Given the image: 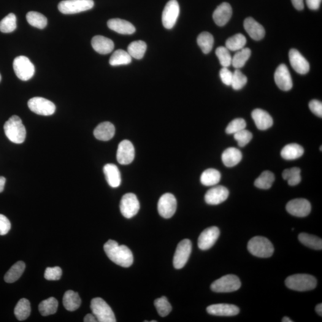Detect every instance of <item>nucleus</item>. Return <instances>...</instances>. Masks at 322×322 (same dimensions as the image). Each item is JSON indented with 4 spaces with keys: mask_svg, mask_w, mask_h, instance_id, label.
<instances>
[{
    "mask_svg": "<svg viewBox=\"0 0 322 322\" xmlns=\"http://www.w3.org/2000/svg\"><path fill=\"white\" fill-rule=\"evenodd\" d=\"M104 251L108 258L118 266L129 267L133 262L131 250L126 245H119L115 240H108L104 245Z\"/></svg>",
    "mask_w": 322,
    "mask_h": 322,
    "instance_id": "1",
    "label": "nucleus"
},
{
    "mask_svg": "<svg viewBox=\"0 0 322 322\" xmlns=\"http://www.w3.org/2000/svg\"><path fill=\"white\" fill-rule=\"evenodd\" d=\"M5 136L11 142L21 144L25 141L26 131L21 119L17 115L11 116L4 126Z\"/></svg>",
    "mask_w": 322,
    "mask_h": 322,
    "instance_id": "2",
    "label": "nucleus"
},
{
    "mask_svg": "<svg viewBox=\"0 0 322 322\" xmlns=\"http://www.w3.org/2000/svg\"><path fill=\"white\" fill-rule=\"evenodd\" d=\"M285 285L292 290L301 292L311 291L317 285V280L312 275L297 274L287 278Z\"/></svg>",
    "mask_w": 322,
    "mask_h": 322,
    "instance_id": "3",
    "label": "nucleus"
},
{
    "mask_svg": "<svg viewBox=\"0 0 322 322\" xmlns=\"http://www.w3.org/2000/svg\"><path fill=\"white\" fill-rule=\"evenodd\" d=\"M248 250L254 256L259 258H269L274 253V247L272 242L267 238L256 236L249 241Z\"/></svg>",
    "mask_w": 322,
    "mask_h": 322,
    "instance_id": "4",
    "label": "nucleus"
},
{
    "mask_svg": "<svg viewBox=\"0 0 322 322\" xmlns=\"http://www.w3.org/2000/svg\"><path fill=\"white\" fill-rule=\"evenodd\" d=\"M91 309L96 316L97 322H115L116 318L112 308L101 298H95L91 300Z\"/></svg>",
    "mask_w": 322,
    "mask_h": 322,
    "instance_id": "5",
    "label": "nucleus"
},
{
    "mask_svg": "<svg viewBox=\"0 0 322 322\" xmlns=\"http://www.w3.org/2000/svg\"><path fill=\"white\" fill-rule=\"evenodd\" d=\"M93 0H64L59 2L58 9L64 15L85 12L94 7Z\"/></svg>",
    "mask_w": 322,
    "mask_h": 322,
    "instance_id": "6",
    "label": "nucleus"
},
{
    "mask_svg": "<svg viewBox=\"0 0 322 322\" xmlns=\"http://www.w3.org/2000/svg\"><path fill=\"white\" fill-rule=\"evenodd\" d=\"M241 286V282L239 278L234 275L224 276L216 280L211 285V289L214 292L225 293L238 290Z\"/></svg>",
    "mask_w": 322,
    "mask_h": 322,
    "instance_id": "7",
    "label": "nucleus"
},
{
    "mask_svg": "<svg viewBox=\"0 0 322 322\" xmlns=\"http://www.w3.org/2000/svg\"><path fill=\"white\" fill-rule=\"evenodd\" d=\"M13 69L16 75L22 81H28L33 77L35 74V66L33 64L26 56L17 57L13 61Z\"/></svg>",
    "mask_w": 322,
    "mask_h": 322,
    "instance_id": "8",
    "label": "nucleus"
},
{
    "mask_svg": "<svg viewBox=\"0 0 322 322\" xmlns=\"http://www.w3.org/2000/svg\"><path fill=\"white\" fill-rule=\"evenodd\" d=\"M28 106L32 112L40 115L50 116L56 111L55 105L52 102L41 97H35L29 100Z\"/></svg>",
    "mask_w": 322,
    "mask_h": 322,
    "instance_id": "9",
    "label": "nucleus"
},
{
    "mask_svg": "<svg viewBox=\"0 0 322 322\" xmlns=\"http://www.w3.org/2000/svg\"><path fill=\"white\" fill-rule=\"evenodd\" d=\"M179 14L180 7L177 0H170L162 12V21L165 28L172 29L176 23Z\"/></svg>",
    "mask_w": 322,
    "mask_h": 322,
    "instance_id": "10",
    "label": "nucleus"
},
{
    "mask_svg": "<svg viewBox=\"0 0 322 322\" xmlns=\"http://www.w3.org/2000/svg\"><path fill=\"white\" fill-rule=\"evenodd\" d=\"M140 210V203L136 194L129 193L124 194L120 202L122 215L127 218L136 215Z\"/></svg>",
    "mask_w": 322,
    "mask_h": 322,
    "instance_id": "11",
    "label": "nucleus"
},
{
    "mask_svg": "<svg viewBox=\"0 0 322 322\" xmlns=\"http://www.w3.org/2000/svg\"><path fill=\"white\" fill-rule=\"evenodd\" d=\"M192 242L185 239L178 243L173 258V265L176 269H182L185 266L191 256Z\"/></svg>",
    "mask_w": 322,
    "mask_h": 322,
    "instance_id": "12",
    "label": "nucleus"
},
{
    "mask_svg": "<svg viewBox=\"0 0 322 322\" xmlns=\"http://www.w3.org/2000/svg\"><path fill=\"white\" fill-rule=\"evenodd\" d=\"M177 209V200L172 193L163 194L158 203L159 215L164 218H170L174 215Z\"/></svg>",
    "mask_w": 322,
    "mask_h": 322,
    "instance_id": "13",
    "label": "nucleus"
},
{
    "mask_svg": "<svg viewBox=\"0 0 322 322\" xmlns=\"http://www.w3.org/2000/svg\"><path fill=\"white\" fill-rule=\"evenodd\" d=\"M286 209L292 215L304 217L309 215L312 207L307 199L299 198L289 201L286 205Z\"/></svg>",
    "mask_w": 322,
    "mask_h": 322,
    "instance_id": "14",
    "label": "nucleus"
},
{
    "mask_svg": "<svg viewBox=\"0 0 322 322\" xmlns=\"http://www.w3.org/2000/svg\"><path fill=\"white\" fill-rule=\"evenodd\" d=\"M220 236V230L217 227H211L205 229L198 238V247L201 250H209L215 244Z\"/></svg>",
    "mask_w": 322,
    "mask_h": 322,
    "instance_id": "15",
    "label": "nucleus"
},
{
    "mask_svg": "<svg viewBox=\"0 0 322 322\" xmlns=\"http://www.w3.org/2000/svg\"><path fill=\"white\" fill-rule=\"evenodd\" d=\"M135 150L133 145L129 140H124L118 145L116 159L121 165H128L133 161Z\"/></svg>",
    "mask_w": 322,
    "mask_h": 322,
    "instance_id": "16",
    "label": "nucleus"
},
{
    "mask_svg": "<svg viewBox=\"0 0 322 322\" xmlns=\"http://www.w3.org/2000/svg\"><path fill=\"white\" fill-rule=\"evenodd\" d=\"M229 194V190L225 187L215 186L207 191L205 195V201L209 205L220 204L228 198Z\"/></svg>",
    "mask_w": 322,
    "mask_h": 322,
    "instance_id": "17",
    "label": "nucleus"
},
{
    "mask_svg": "<svg viewBox=\"0 0 322 322\" xmlns=\"http://www.w3.org/2000/svg\"><path fill=\"white\" fill-rule=\"evenodd\" d=\"M275 81L280 90L286 91L290 90L292 88V81L290 72L285 64H280L276 70Z\"/></svg>",
    "mask_w": 322,
    "mask_h": 322,
    "instance_id": "18",
    "label": "nucleus"
},
{
    "mask_svg": "<svg viewBox=\"0 0 322 322\" xmlns=\"http://www.w3.org/2000/svg\"><path fill=\"white\" fill-rule=\"evenodd\" d=\"M289 58L292 67L299 74L304 75L309 71V63L297 50L289 51Z\"/></svg>",
    "mask_w": 322,
    "mask_h": 322,
    "instance_id": "19",
    "label": "nucleus"
},
{
    "mask_svg": "<svg viewBox=\"0 0 322 322\" xmlns=\"http://www.w3.org/2000/svg\"><path fill=\"white\" fill-rule=\"evenodd\" d=\"M207 311L210 315L216 316H234L240 312L236 305L229 304L211 305L207 307Z\"/></svg>",
    "mask_w": 322,
    "mask_h": 322,
    "instance_id": "20",
    "label": "nucleus"
},
{
    "mask_svg": "<svg viewBox=\"0 0 322 322\" xmlns=\"http://www.w3.org/2000/svg\"><path fill=\"white\" fill-rule=\"evenodd\" d=\"M231 5L227 2H223L218 5L213 13V20L219 26H223L228 22L232 17Z\"/></svg>",
    "mask_w": 322,
    "mask_h": 322,
    "instance_id": "21",
    "label": "nucleus"
},
{
    "mask_svg": "<svg viewBox=\"0 0 322 322\" xmlns=\"http://www.w3.org/2000/svg\"><path fill=\"white\" fill-rule=\"evenodd\" d=\"M252 118L257 129L260 130H266L273 126V121L271 116L266 111L256 109L252 112Z\"/></svg>",
    "mask_w": 322,
    "mask_h": 322,
    "instance_id": "22",
    "label": "nucleus"
},
{
    "mask_svg": "<svg viewBox=\"0 0 322 322\" xmlns=\"http://www.w3.org/2000/svg\"><path fill=\"white\" fill-rule=\"evenodd\" d=\"M91 45L96 52L101 55H107L114 48L113 41L102 36H94L91 40Z\"/></svg>",
    "mask_w": 322,
    "mask_h": 322,
    "instance_id": "23",
    "label": "nucleus"
},
{
    "mask_svg": "<svg viewBox=\"0 0 322 322\" xmlns=\"http://www.w3.org/2000/svg\"><path fill=\"white\" fill-rule=\"evenodd\" d=\"M243 26L252 39L259 41L264 37L265 29L263 26L253 18L246 19L243 23Z\"/></svg>",
    "mask_w": 322,
    "mask_h": 322,
    "instance_id": "24",
    "label": "nucleus"
},
{
    "mask_svg": "<svg viewBox=\"0 0 322 322\" xmlns=\"http://www.w3.org/2000/svg\"><path fill=\"white\" fill-rule=\"evenodd\" d=\"M107 26L113 31L123 35H131L136 31V28L129 21L121 19H112L107 21Z\"/></svg>",
    "mask_w": 322,
    "mask_h": 322,
    "instance_id": "25",
    "label": "nucleus"
},
{
    "mask_svg": "<svg viewBox=\"0 0 322 322\" xmlns=\"http://www.w3.org/2000/svg\"><path fill=\"white\" fill-rule=\"evenodd\" d=\"M104 172L108 184L112 188H116L121 183V175L117 166L113 164H107L104 167Z\"/></svg>",
    "mask_w": 322,
    "mask_h": 322,
    "instance_id": "26",
    "label": "nucleus"
},
{
    "mask_svg": "<svg viewBox=\"0 0 322 322\" xmlns=\"http://www.w3.org/2000/svg\"><path fill=\"white\" fill-rule=\"evenodd\" d=\"M114 126L109 122H104L96 127L94 131V136L101 141H109L114 136Z\"/></svg>",
    "mask_w": 322,
    "mask_h": 322,
    "instance_id": "27",
    "label": "nucleus"
},
{
    "mask_svg": "<svg viewBox=\"0 0 322 322\" xmlns=\"http://www.w3.org/2000/svg\"><path fill=\"white\" fill-rule=\"evenodd\" d=\"M242 158L241 151L235 148H227L221 156L222 161L227 167L236 166L242 160Z\"/></svg>",
    "mask_w": 322,
    "mask_h": 322,
    "instance_id": "28",
    "label": "nucleus"
},
{
    "mask_svg": "<svg viewBox=\"0 0 322 322\" xmlns=\"http://www.w3.org/2000/svg\"><path fill=\"white\" fill-rule=\"evenodd\" d=\"M63 304L67 310L74 312L80 307L81 300L77 292L69 290L64 294Z\"/></svg>",
    "mask_w": 322,
    "mask_h": 322,
    "instance_id": "29",
    "label": "nucleus"
},
{
    "mask_svg": "<svg viewBox=\"0 0 322 322\" xmlns=\"http://www.w3.org/2000/svg\"><path fill=\"white\" fill-rule=\"evenodd\" d=\"M304 152V149L302 146L296 143H291L282 149L281 156L286 160H294L302 156Z\"/></svg>",
    "mask_w": 322,
    "mask_h": 322,
    "instance_id": "30",
    "label": "nucleus"
},
{
    "mask_svg": "<svg viewBox=\"0 0 322 322\" xmlns=\"http://www.w3.org/2000/svg\"><path fill=\"white\" fill-rule=\"evenodd\" d=\"M25 269V262L23 261L16 262L5 275V282L9 283L16 282L22 275Z\"/></svg>",
    "mask_w": 322,
    "mask_h": 322,
    "instance_id": "31",
    "label": "nucleus"
},
{
    "mask_svg": "<svg viewBox=\"0 0 322 322\" xmlns=\"http://www.w3.org/2000/svg\"><path fill=\"white\" fill-rule=\"evenodd\" d=\"M221 179L220 172L215 169H210L202 172L201 182L205 186H213L217 185Z\"/></svg>",
    "mask_w": 322,
    "mask_h": 322,
    "instance_id": "32",
    "label": "nucleus"
},
{
    "mask_svg": "<svg viewBox=\"0 0 322 322\" xmlns=\"http://www.w3.org/2000/svg\"><path fill=\"white\" fill-rule=\"evenodd\" d=\"M31 312L30 302L25 299H21L16 304L14 313L19 321L26 320L30 315Z\"/></svg>",
    "mask_w": 322,
    "mask_h": 322,
    "instance_id": "33",
    "label": "nucleus"
},
{
    "mask_svg": "<svg viewBox=\"0 0 322 322\" xmlns=\"http://www.w3.org/2000/svg\"><path fill=\"white\" fill-rule=\"evenodd\" d=\"M132 58L128 52L123 50H118L111 56L109 64L111 66L126 65L131 63Z\"/></svg>",
    "mask_w": 322,
    "mask_h": 322,
    "instance_id": "34",
    "label": "nucleus"
},
{
    "mask_svg": "<svg viewBox=\"0 0 322 322\" xmlns=\"http://www.w3.org/2000/svg\"><path fill=\"white\" fill-rule=\"evenodd\" d=\"M147 45L143 41H135L129 44L127 47V52L131 58L136 59H141L144 56Z\"/></svg>",
    "mask_w": 322,
    "mask_h": 322,
    "instance_id": "35",
    "label": "nucleus"
},
{
    "mask_svg": "<svg viewBox=\"0 0 322 322\" xmlns=\"http://www.w3.org/2000/svg\"><path fill=\"white\" fill-rule=\"evenodd\" d=\"M300 242L306 247L316 250H322V240L314 235L302 233L299 236Z\"/></svg>",
    "mask_w": 322,
    "mask_h": 322,
    "instance_id": "36",
    "label": "nucleus"
},
{
    "mask_svg": "<svg viewBox=\"0 0 322 322\" xmlns=\"http://www.w3.org/2000/svg\"><path fill=\"white\" fill-rule=\"evenodd\" d=\"M58 308V301L55 298L50 297L44 300L39 304L40 313L43 316L53 315L57 312Z\"/></svg>",
    "mask_w": 322,
    "mask_h": 322,
    "instance_id": "37",
    "label": "nucleus"
},
{
    "mask_svg": "<svg viewBox=\"0 0 322 322\" xmlns=\"http://www.w3.org/2000/svg\"><path fill=\"white\" fill-rule=\"evenodd\" d=\"M197 44L201 48L202 52L208 54L212 50L214 43V37L212 34L208 32H203L199 35L197 39Z\"/></svg>",
    "mask_w": 322,
    "mask_h": 322,
    "instance_id": "38",
    "label": "nucleus"
},
{
    "mask_svg": "<svg viewBox=\"0 0 322 322\" xmlns=\"http://www.w3.org/2000/svg\"><path fill=\"white\" fill-rule=\"evenodd\" d=\"M26 18L29 25L39 29H44L47 25V19L42 13L37 12H28Z\"/></svg>",
    "mask_w": 322,
    "mask_h": 322,
    "instance_id": "39",
    "label": "nucleus"
},
{
    "mask_svg": "<svg viewBox=\"0 0 322 322\" xmlns=\"http://www.w3.org/2000/svg\"><path fill=\"white\" fill-rule=\"evenodd\" d=\"M275 180V175L273 172L270 171H264L257 178L254 182V185L257 188L267 190L271 188Z\"/></svg>",
    "mask_w": 322,
    "mask_h": 322,
    "instance_id": "40",
    "label": "nucleus"
},
{
    "mask_svg": "<svg viewBox=\"0 0 322 322\" xmlns=\"http://www.w3.org/2000/svg\"><path fill=\"white\" fill-rule=\"evenodd\" d=\"M251 51L250 48H243L242 49L238 50L232 58V64L235 68L239 69L244 66L250 58Z\"/></svg>",
    "mask_w": 322,
    "mask_h": 322,
    "instance_id": "41",
    "label": "nucleus"
},
{
    "mask_svg": "<svg viewBox=\"0 0 322 322\" xmlns=\"http://www.w3.org/2000/svg\"><path fill=\"white\" fill-rule=\"evenodd\" d=\"M247 44V39L243 35L237 34L229 38L226 42V47L229 51H236L242 49Z\"/></svg>",
    "mask_w": 322,
    "mask_h": 322,
    "instance_id": "42",
    "label": "nucleus"
},
{
    "mask_svg": "<svg viewBox=\"0 0 322 322\" xmlns=\"http://www.w3.org/2000/svg\"><path fill=\"white\" fill-rule=\"evenodd\" d=\"M301 170L299 168L294 167L290 169L284 170L282 172V177L284 180L288 181L289 186H294L301 182Z\"/></svg>",
    "mask_w": 322,
    "mask_h": 322,
    "instance_id": "43",
    "label": "nucleus"
},
{
    "mask_svg": "<svg viewBox=\"0 0 322 322\" xmlns=\"http://www.w3.org/2000/svg\"><path fill=\"white\" fill-rule=\"evenodd\" d=\"M17 27L16 24V16L13 13L5 16L0 21V31L3 33H10L15 30Z\"/></svg>",
    "mask_w": 322,
    "mask_h": 322,
    "instance_id": "44",
    "label": "nucleus"
},
{
    "mask_svg": "<svg viewBox=\"0 0 322 322\" xmlns=\"http://www.w3.org/2000/svg\"><path fill=\"white\" fill-rule=\"evenodd\" d=\"M154 304H155L157 312L161 317H166L172 312V305L166 297H162L156 299L154 302Z\"/></svg>",
    "mask_w": 322,
    "mask_h": 322,
    "instance_id": "45",
    "label": "nucleus"
},
{
    "mask_svg": "<svg viewBox=\"0 0 322 322\" xmlns=\"http://www.w3.org/2000/svg\"><path fill=\"white\" fill-rule=\"evenodd\" d=\"M216 56L218 58L221 65L228 67L232 64V58L231 53L226 47H219L215 50Z\"/></svg>",
    "mask_w": 322,
    "mask_h": 322,
    "instance_id": "46",
    "label": "nucleus"
},
{
    "mask_svg": "<svg viewBox=\"0 0 322 322\" xmlns=\"http://www.w3.org/2000/svg\"><path fill=\"white\" fill-rule=\"evenodd\" d=\"M247 77L239 69H236L233 73L231 86L235 90L242 89L247 83Z\"/></svg>",
    "mask_w": 322,
    "mask_h": 322,
    "instance_id": "47",
    "label": "nucleus"
},
{
    "mask_svg": "<svg viewBox=\"0 0 322 322\" xmlns=\"http://www.w3.org/2000/svg\"><path fill=\"white\" fill-rule=\"evenodd\" d=\"M246 127H247V123L243 119L236 118L229 124L226 127V132L228 134H234L245 129Z\"/></svg>",
    "mask_w": 322,
    "mask_h": 322,
    "instance_id": "48",
    "label": "nucleus"
},
{
    "mask_svg": "<svg viewBox=\"0 0 322 322\" xmlns=\"http://www.w3.org/2000/svg\"><path fill=\"white\" fill-rule=\"evenodd\" d=\"M234 138L240 147H244L253 139V134L250 131L244 129L234 134Z\"/></svg>",
    "mask_w": 322,
    "mask_h": 322,
    "instance_id": "49",
    "label": "nucleus"
},
{
    "mask_svg": "<svg viewBox=\"0 0 322 322\" xmlns=\"http://www.w3.org/2000/svg\"><path fill=\"white\" fill-rule=\"evenodd\" d=\"M62 270L61 267H48L44 273V278L48 280H58L61 278Z\"/></svg>",
    "mask_w": 322,
    "mask_h": 322,
    "instance_id": "50",
    "label": "nucleus"
},
{
    "mask_svg": "<svg viewBox=\"0 0 322 322\" xmlns=\"http://www.w3.org/2000/svg\"><path fill=\"white\" fill-rule=\"evenodd\" d=\"M11 229L10 222L6 216L0 215V235L8 234Z\"/></svg>",
    "mask_w": 322,
    "mask_h": 322,
    "instance_id": "51",
    "label": "nucleus"
},
{
    "mask_svg": "<svg viewBox=\"0 0 322 322\" xmlns=\"http://www.w3.org/2000/svg\"><path fill=\"white\" fill-rule=\"evenodd\" d=\"M222 82L226 86H231L233 73L227 67H223L220 72Z\"/></svg>",
    "mask_w": 322,
    "mask_h": 322,
    "instance_id": "52",
    "label": "nucleus"
},
{
    "mask_svg": "<svg viewBox=\"0 0 322 322\" xmlns=\"http://www.w3.org/2000/svg\"><path fill=\"white\" fill-rule=\"evenodd\" d=\"M309 108L314 114L322 118V104L321 102L318 101V100H313L310 102Z\"/></svg>",
    "mask_w": 322,
    "mask_h": 322,
    "instance_id": "53",
    "label": "nucleus"
},
{
    "mask_svg": "<svg viewBox=\"0 0 322 322\" xmlns=\"http://www.w3.org/2000/svg\"><path fill=\"white\" fill-rule=\"evenodd\" d=\"M322 0H306V3L308 8L311 10H318L320 7Z\"/></svg>",
    "mask_w": 322,
    "mask_h": 322,
    "instance_id": "54",
    "label": "nucleus"
},
{
    "mask_svg": "<svg viewBox=\"0 0 322 322\" xmlns=\"http://www.w3.org/2000/svg\"><path fill=\"white\" fill-rule=\"evenodd\" d=\"M292 3L298 10H302L304 9V0H291Z\"/></svg>",
    "mask_w": 322,
    "mask_h": 322,
    "instance_id": "55",
    "label": "nucleus"
},
{
    "mask_svg": "<svg viewBox=\"0 0 322 322\" xmlns=\"http://www.w3.org/2000/svg\"><path fill=\"white\" fill-rule=\"evenodd\" d=\"M84 322H97L96 316L93 314H88L84 319Z\"/></svg>",
    "mask_w": 322,
    "mask_h": 322,
    "instance_id": "56",
    "label": "nucleus"
},
{
    "mask_svg": "<svg viewBox=\"0 0 322 322\" xmlns=\"http://www.w3.org/2000/svg\"><path fill=\"white\" fill-rule=\"evenodd\" d=\"M5 181H6V179L5 177L0 176V193L4 191Z\"/></svg>",
    "mask_w": 322,
    "mask_h": 322,
    "instance_id": "57",
    "label": "nucleus"
},
{
    "mask_svg": "<svg viewBox=\"0 0 322 322\" xmlns=\"http://www.w3.org/2000/svg\"><path fill=\"white\" fill-rule=\"evenodd\" d=\"M315 310L316 313L318 314V315L320 316H322V304H319L317 305H316V307L315 308Z\"/></svg>",
    "mask_w": 322,
    "mask_h": 322,
    "instance_id": "58",
    "label": "nucleus"
},
{
    "mask_svg": "<svg viewBox=\"0 0 322 322\" xmlns=\"http://www.w3.org/2000/svg\"><path fill=\"white\" fill-rule=\"evenodd\" d=\"M282 322H293L294 321H292L290 318H289L288 317H287V316H285V317H284L282 319Z\"/></svg>",
    "mask_w": 322,
    "mask_h": 322,
    "instance_id": "59",
    "label": "nucleus"
},
{
    "mask_svg": "<svg viewBox=\"0 0 322 322\" xmlns=\"http://www.w3.org/2000/svg\"><path fill=\"white\" fill-rule=\"evenodd\" d=\"M1 74H0V82H1Z\"/></svg>",
    "mask_w": 322,
    "mask_h": 322,
    "instance_id": "60",
    "label": "nucleus"
}]
</instances>
